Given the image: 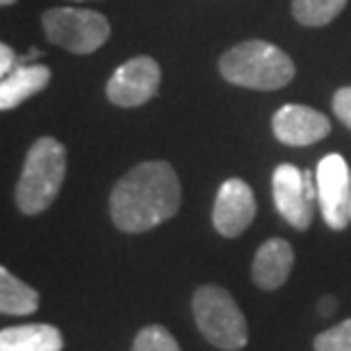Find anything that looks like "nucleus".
<instances>
[{
	"instance_id": "obj_1",
	"label": "nucleus",
	"mask_w": 351,
	"mask_h": 351,
	"mask_svg": "<svg viewBox=\"0 0 351 351\" xmlns=\"http://www.w3.org/2000/svg\"><path fill=\"white\" fill-rule=\"evenodd\" d=\"M180 208V182L173 167L162 160L142 162L112 189V221L123 233H144L169 221Z\"/></svg>"
},
{
	"instance_id": "obj_2",
	"label": "nucleus",
	"mask_w": 351,
	"mask_h": 351,
	"mask_svg": "<svg viewBox=\"0 0 351 351\" xmlns=\"http://www.w3.org/2000/svg\"><path fill=\"white\" fill-rule=\"evenodd\" d=\"M219 71L228 82L247 89H280L294 78V62L278 46L263 39L242 41L219 60Z\"/></svg>"
},
{
	"instance_id": "obj_3",
	"label": "nucleus",
	"mask_w": 351,
	"mask_h": 351,
	"mask_svg": "<svg viewBox=\"0 0 351 351\" xmlns=\"http://www.w3.org/2000/svg\"><path fill=\"white\" fill-rule=\"evenodd\" d=\"M66 176V149L55 137L37 139L25 156L16 182V206L25 215H39L58 199Z\"/></svg>"
},
{
	"instance_id": "obj_4",
	"label": "nucleus",
	"mask_w": 351,
	"mask_h": 351,
	"mask_svg": "<svg viewBox=\"0 0 351 351\" xmlns=\"http://www.w3.org/2000/svg\"><path fill=\"white\" fill-rule=\"evenodd\" d=\"M192 311L196 326L210 345L226 351L247 347V319L228 290L219 285H201L194 292Z\"/></svg>"
},
{
	"instance_id": "obj_5",
	"label": "nucleus",
	"mask_w": 351,
	"mask_h": 351,
	"mask_svg": "<svg viewBox=\"0 0 351 351\" xmlns=\"http://www.w3.org/2000/svg\"><path fill=\"white\" fill-rule=\"evenodd\" d=\"M46 39L75 55H89L110 39V23L94 10L53 7L41 16Z\"/></svg>"
},
{
	"instance_id": "obj_6",
	"label": "nucleus",
	"mask_w": 351,
	"mask_h": 351,
	"mask_svg": "<svg viewBox=\"0 0 351 351\" xmlns=\"http://www.w3.org/2000/svg\"><path fill=\"white\" fill-rule=\"evenodd\" d=\"M271 192L276 210L292 228H311L315 201H317V178H315V171H301L299 167L287 162L278 165L271 176Z\"/></svg>"
},
{
	"instance_id": "obj_7",
	"label": "nucleus",
	"mask_w": 351,
	"mask_h": 351,
	"mask_svg": "<svg viewBox=\"0 0 351 351\" xmlns=\"http://www.w3.org/2000/svg\"><path fill=\"white\" fill-rule=\"evenodd\" d=\"M317 201L322 217L326 226L333 230L347 228L349 219V206H351V171L345 158L338 153H328L326 158L319 160L317 169Z\"/></svg>"
},
{
	"instance_id": "obj_8",
	"label": "nucleus",
	"mask_w": 351,
	"mask_h": 351,
	"mask_svg": "<svg viewBox=\"0 0 351 351\" xmlns=\"http://www.w3.org/2000/svg\"><path fill=\"white\" fill-rule=\"evenodd\" d=\"M160 64L153 58L139 55L128 60L112 73L105 94L119 108H139L158 94Z\"/></svg>"
},
{
	"instance_id": "obj_9",
	"label": "nucleus",
	"mask_w": 351,
	"mask_h": 351,
	"mask_svg": "<svg viewBox=\"0 0 351 351\" xmlns=\"http://www.w3.org/2000/svg\"><path fill=\"white\" fill-rule=\"evenodd\" d=\"M256 217V196L242 178H228L217 192L213 223L223 237H237L251 226Z\"/></svg>"
},
{
	"instance_id": "obj_10",
	"label": "nucleus",
	"mask_w": 351,
	"mask_h": 351,
	"mask_svg": "<svg viewBox=\"0 0 351 351\" xmlns=\"http://www.w3.org/2000/svg\"><path fill=\"white\" fill-rule=\"evenodd\" d=\"M278 142L287 146H311L331 132V121L308 105H283L271 119Z\"/></svg>"
},
{
	"instance_id": "obj_11",
	"label": "nucleus",
	"mask_w": 351,
	"mask_h": 351,
	"mask_svg": "<svg viewBox=\"0 0 351 351\" xmlns=\"http://www.w3.org/2000/svg\"><path fill=\"white\" fill-rule=\"evenodd\" d=\"M294 265V251L287 240L271 237L267 240L254 258L251 267V276L254 283L263 290H276L287 280Z\"/></svg>"
},
{
	"instance_id": "obj_12",
	"label": "nucleus",
	"mask_w": 351,
	"mask_h": 351,
	"mask_svg": "<svg viewBox=\"0 0 351 351\" xmlns=\"http://www.w3.org/2000/svg\"><path fill=\"white\" fill-rule=\"evenodd\" d=\"M51 80V69L41 64L16 66L0 85V110H14L30 96L39 94Z\"/></svg>"
},
{
	"instance_id": "obj_13",
	"label": "nucleus",
	"mask_w": 351,
	"mask_h": 351,
	"mask_svg": "<svg viewBox=\"0 0 351 351\" xmlns=\"http://www.w3.org/2000/svg\"><path fill=\"white\" fill-rule=\"evenodd\" d=\"M64 338L51 324H23L0 331V351H62Z\"/></svg>"
},
{
	"instance_id": "obj_14",
	"label": "nucleus",
	"mask_w": 351,
	"mask_h": 351,
	"mask_svg": "<svg viewBox=\"0 0 351 351\" xmlns=\"http://www.w3.org/2000/svg\"><path fill=\"white\" fill-rule=\"evenodd\" d=\"M39 308V294L10 269H0V313L3 315H30Z\"/></svg>"
},
{
	"instance_id": "obj_15",
	"label": "nucleus",
	"mask_w": 351,
	"mask_h": 351,
	"mask_svg": "<svg viewBox=\"0 0 351 351\" xmlns=\"http://www.w3.org/2000/svg\"><path fill=\"white\" fill-rule=\"evenodd\" d=\"M345 5L347 0H292V12L301 25L319 27L331 23Z\"/></svg>"
},
{
	"instance_id": "obj_16",
	"label": "nucleus",
	"mask_w": 351,
	"mask_h": 351,
	"mask_svg": "<svg viewBox=\"0 0 351 351\" xmlns=\"http://www.w3.org/2000/svg\"><path fill=\"white\" fill-rule=\"evenodd\" d=\"M132 351H180L178 342L165 326H144L132 342Z\"/></svg>"
},
{
	"instance_id": "obj_17",
	"label": "nucleus",
	"mask_w": 351,
	"mask_h": 351,
	"mask_svg": "<svg viewBox=\"0 0 351 351\" xmlns=\"http://www.w3.org/2000/svg\"><path fill=\"white\" fill-rule=\"evenodd\" d=\"M315 351H351V317L315 338Z\"/></svg>"
},
{
	"instance_id": "obj_18",
	"label": "nucleus",
	"mask_w": 351,
	"mask_h": 351,
	"mask_svg": "<svg viewBox=\"0 0 351 351\" xmlns=\"http://www.w3.org/2000/svg\"><path fill=\"white\" fill-rule=\"evenodd\" d=\"M333 110L342 123L351 130V87H342L333 96Z\"/></svg>"
},
{
	"instance_id": "obj_19",
	"label": "nucleus",
	"mask_w": 351,
	"mask_h": 351,
	"mask_svg": "<svg viewBox=\"0 0 351 351\" xmlns=\"http://www.w3.org/2000/svg\"><path fill=\"white\" fill-rule=\"evenodd\" d=\"M14 69H16V55L7 44L0 46V75H10Z\"/></svg>"
},
{
	"instance_id": "obj_20",
	"label": "nucleus",
	"mask_w": 351,
	"mask_h": 351,
	"mask_svg": "<svg viewBox=\"0 0 351 351\" xmlns=\"http://www.w3.org/2000/svg\"><path fill=\"white\" fill-rule=\"evenodd\" d=\"M335 308H338V301H335L333 297H324L319 301V313L324 315V317H328V315H331Z\"/></svg>"
},
{
	"instance_id": "obj_21",
	"label": "nucleus",
	"mask_w": 351,
	"mask_h": 351,
	"mask_svg": "<svg viewBox=\"0 0 351 351\" xmlns=\"http://www.w3.org/2000/svg\"><path fill=\"white\" fill-rule=\"evenodd\" d=\"M0 3H3V5H14L16 0H0Z\"/></svg>"
},
{
	"instance_id": "obj_22",
	"label": "nucleus",
	"mask_w": 351,
	"mask_h": 351,
	"mask_svg": "<svg viewBox=\"0 0 351 351\" xmlns=\"http://www.w3.org/2000/svg\"><path fill=\"white\" fill-rule=\"evenodd\" d=\"M349 219H351V206H349Z\"/></svg>"
},
{
	"instance_id": "obj_23",
	"label": "nucleus",
	"mask_w": 351,
	"mask_h": 351,
	"mask_svg": "<svg viewBox=\"0 0 351 351\" xmlns=\"http://www.w3.org/2000/svg\"><path fill=\"white\" fill-rule=\"evenodd\" d=\"M75 3H82V0H75Z\"/></svg>"
}]
</instances>
